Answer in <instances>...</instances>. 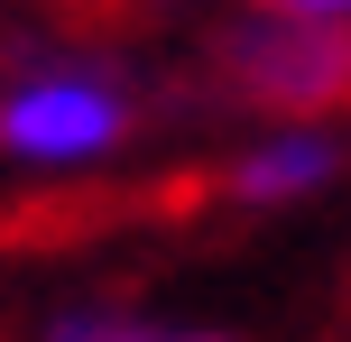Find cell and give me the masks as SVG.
I'll return each instance as SVG.
<instances>
[{
	"label": "cell",
	"mask_w": 351,
	"mask_h": 342,
	"mask_svg": "<svg viewBox=\"0 0 351 342\" xmlns=\"http://www.w3.org/2000/svg\"><path fill=\"white\" fill-rule=\"evenodd\" d=\"M268 10H305V19H351V0H268Z\"/></svg>",
	"instance_id": "obj_5"
},
{
	"label": "cell",
	"mask_w": 351,
	"mask_h": 342,
	"mask_svg": "<svg viewBox=\"0 0 351 342\" xmlns=\"http://www.w3.org/2000/svg\"><path fill=\"white\" fill-rule=\"evenodd\" d=\"M121 130H130L121 84L74 65H37L0 93V148L19 167H93L102 148H121Z\"/></svg>",
	"instance_id": "obj_2"
},
{
	"label": "cell",
	"mask_w": 351,
	"mask_h": 342,
	"mask_svg": "<svg viewBox=\"0 0 351 342\" xmlns=\"http://www.w3.org/2000/svg\"><path fill=\"white\" fill-rule=\"evenodd\" d=\"M47 342H231V333H204V324H148V315H102V306H84V315H56Z\"/></svg>",
	"instance_id": "obj_4"
},
{
	"label": "cell",
	"mask_w": 351,
	"mask_h": 342,
	"mask_svg": "<svg viewBox=\"0 0 351 342\" xmlns=\"http://www.w3.org/2000/svg\"><path fill=\"white\" fill-rule=\"evenodd\" d=\"M222 84L259 111H342L351 102V19L268 10L222 37Z\"/></svg>",
	"instance_id": "obj_1"
},
{
	"label": "cell",
	"mask_w": 351,
	"mask_h": 342,
	"mask_svg": "<svg viewBox=\"0 0 351 342\" xmlns=\"http://www.w3.org/2000/svg\"><path fill=\"white\" fill-rule=\"evenodd\" d=\"M333 167H342V148H333V139H315V130H296V139H268V148H250V158L231 167V204H287V195H315Z\"/></svg>",
	"instance_id": "obj_3"
}]
</instances>
